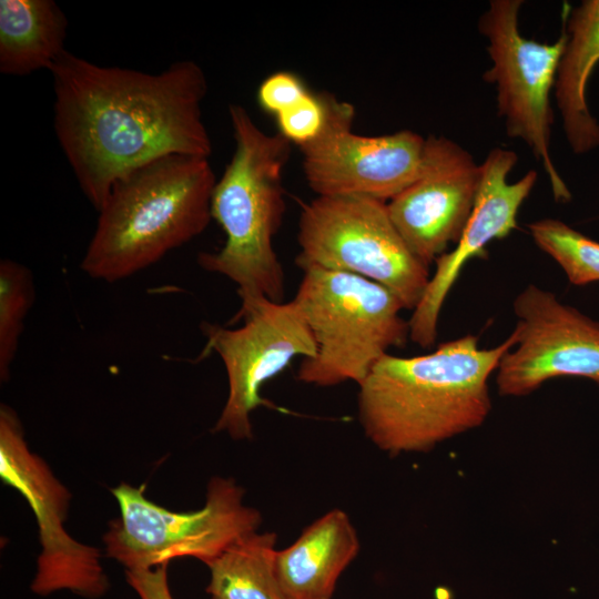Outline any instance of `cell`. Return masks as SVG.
<instances>
[{
  "mask_svg": "<svg viewBox=\"0 0 599 599\" xmlns=\"http://www.w3.org/2000/svg\"><path fill=\"white\" fill-rule=\"evenodd\" d=\"M295 264L355 274L380 284L414 311L430 280L409 250L387 202L359 196H316L303 205Z\"/></svg>",
  "mask_w": 599,
  "mask_h": 599,
  "instance_id": "7",
  "label": "cell"
},
{
  "mask_svg": "<svg viewBox=\"0 0 599 599\" xmlns=\"http://www.w3.org/2000/svg\"><path fill=\"white\" fill-rule=\"evenodd\" d=\"M293 300L316 344L315 356L303 358L297 370L304 384L358 386L390 348L404 347L409 338L402 302L365 277L309 267Z\"/></svg>",
  "mask_w": 599,
  "mask_h": 599,
  "instance_id": "5",
  "label": "cell"
},
{
  "mask_svg": "<svg viewBox=\"0 0 599 599\" xmlns=\"http://www.w3.org/2000/svg\"><path fill=\"white\" fill-rule=\"evenodd\" d=\"M517 343L500 359L496 382L504 396H525L562 376L599 385V323L529 284L514 301Z\"/></svg>",
  "mask_w": 599,
  "mask_h": 599,
  "instance_id": "12",
  "label": "cell"
},
{
  "mask_svg": "<svg viewBox=\"0 0 599 599\" xmlns=\"http://www.w3.org/2000/svg\"><path fill=\"white\" fill-rule=\"evenodd\" d=\"M278 133L292 144L302 146L321 132L325 106L321 93L308 92L301 101L276 116Z\"/></svg>",
  "mask_w": 599,
  "mask_h": 599,
  "instance_id": "21",
  "label": "cell"
},
{
  "mask_svg": "<svg viewBox=\"0 0 599 599\" xmlns=\"http://www.w3.org/2000/svg\"><path fill=\"white\" fill-rule=\"evenodd\" d=\"M308 92L298 75L278 71L261 82L256 98L263 111L276 116L301 101Z\"/></svg>",
  "mask_w": 599,
  "mask_h": 599,
  "instance_id": "22",
  "label": "cell"
},
{
  "mask_svg": "<svg viewBox=\"0 0 599 599\" xmlns=\"http://www.w3.org/2000/svg\"><path fill=\"white\" fill-rule=\"evenodd\" d=\"M229 114L235 149L211 202L225 242L199 253L197 264L236 284L240 300L284 302L285 274L274 237L286 211L283 175L292 143L278 132H264L240 104H231Z\"/></svg>",
  "mask_w": 599,
  "mask_h": 599,
  "instance_id": "4",
  "label": "cell"
},
{
  "mask_svg": "<svg viewBox=\"0 0 599 599\" xmlns=\"http://www.w3.org/2000/svg\"><path fill=\"white\" fill-rule=\"evenodd\" d=\"M480 164L446 136L426 138L417 179L387 202L389 216L413 254L425 265L456 244L471 215Z\"/></svg>",
  "mask_w": 599,
  "mask_h": 599,
  "instance_id": "13",
  "label": "cell"
},
{
  "mask_svg": "<svg viewBox=\"0 0 599 599\" xmlns=\"http://www.w3.org/2000/svg\"><path fill=\"white\" fill-rule=\"evenodd\" d=\"M517 343L515 331L499 345L480 348L467 334L428 354L384 355L358 385L357 415L380 450L423 453L480 426L489 415L488 379Z\"/></svg>",
  "mask_w": 599,
  "mask_h": 599,
  "instance_id": "2",
  "label": "cell"
},
{
  "mask_svg": "<svg viewBox=\"0 0 599 599\" xmlns=\"http://www.w3.org/2000/svg\"><path fill=\"white\" fill-rule=\"evenodd\" d=\"M277 536L251 532L210 562L211 599H285L275 572Z\"/></svg>",
  "mask_w": 599,
  "mask_h": 599,
  "instance_id": "18",
  "label": "cell"
},
{
  "mask_svg": "<svg viewBox=\"0 0 599 599\" xmlns=\"http://www.w3.org/2000/svg\"><path fill=\"white\" fill-rule=\"evenodd\" d=\"M325 122L300 146L307 185L316 196H359L388 202L419 175L426 138L412 130L367 136L353 130L354 105L321 92Z\"/></svg>",
  "mask_w": 599,
  "mask_h": 599,
  "instance_id": "11",
  "label": "cell"
},
{
  "mask_svg": "<svg viewBox=\"0 0 599 599\" xmlns=\"http://www.w3.org/2000/svg\"><path fill=\"white\" fill-rule=\"evenodd\" d=\"M0 477L30 506L38 525L40 554L30 589L44 597L68 590L99 599L110 580L97 547L75 540L65 529L71 494L49 465L33 453L16 412L0 407Z\"/></svg>",
  "mask_w": 599,
  "mask_h": 599,
  "instance_id": "10",
  "label": "cell"
},
{
  "mask_svg": "<svg viewBox=\"0 0 599 599\" xmlns=\"http://www.w3.org/2000/svg\"><path fill=\"white\" fill-rule=\"evenodd\" d=\"M234 328L205 323L203 356L221 358L229 392L213 432L226 433L234 440L252 439V413L271 406L261 388L287 368L294 358H312L316 344L311 328L294 300L273 302L266 297L242 298Z\"/></svg>",
  "mask_w": 599,
  "mask_h": 599,
  "instance_id": "9",
  "label": "cell"
},
{
  "mask_svg": "<svg viewBox=\"0 0 599 599\" xmlns=\"http://www.w3.org/2000/svg\"><path fill=\"white\" fill-rule=\"evenodd\" d=\"M68 19L53 0L0 1V72L49 70L65 51Z\"/></svg>",
  "mask_w": 599,
  "mask_h": 599,
  "instance_id": "17",
  "label": "cell"
},
{
  "mask_svg": "<svg viewBox=\"0 0 599 599\" xmlns=\"http://www.w3.org/2000/svg\"><path fill=\"white\" fill-rule=\"evenodd\" d=\"M120 515L102 536L106 557L125 570L153 568L173 559L195 558L205 566L244 536L257 531L261 512L245 505L235 479L212 477L204 506L174 511L150 500L145 485L111 488Z\"/></svg>",
  "mask_w": 599,
  "mask_h": 599,
  "instance_id": "6",
  "label": "cell"
},
{
  "mask_svg": "<svg viewBox=\"0 0 599 599\" xmlns=\"http://www.w3.org/2000/svg\"><path fill=\"white\" fill-rule=\"evenodd\" d=\"M535 244L549 255L573 285L599 282V242L557 219L528 225Z\"/></svg>",
  "mask_w": 599,
  "mask_h": 599,
  "instance_id": "19",
  "label": "cell"
},
{
  "mask_svg": "<svg viewBox=\"0 0 599 599\" xmlns=\"http://www.w3.org/2000/svg\"><path fill=\"white\" fill-rule=\"evenodd\" d=\"M216 180L209 158L185 154L155 159L118 180L98 211L82 271L119 282L202 234Z\"/></svg>",
  "mask_w": 599,
  "mask_h": 599,
  "instance_id": "3",
  "label": "cell"
},
{
  "mask_svg": "<svg viewBox=\"0 0 599 599\" xmlns=\"http://www.w3.org/2000/svg\"><path fill=\"white\" fill-rule=\"evenodd\" d=\"M517 159L514 151L497 146L480 163V182L471 215L454 248L435 261L434 275L408 321L409 338L422 348L435 344L441 307L465 264L485 254L491 241L506 237L517 227L519 209L538 177L537 171L530 170L510 183L508 175Z\"/></svg>",
  "mask_w": 599,
  "mask_h": 599,
  "instance_id": "14",
  "label": "cell"
},
{
  "mask_svg": "<svg viewBox=\"0 0 599 599\" xmlns=\"http://www.w3.org/2000/svg\"><path fill=\"white\" fill-rule=\"evenodd\" d=\"M35 288L32 272L23 264L0 262V380L10 378L24 321L32 307Z\"/></svg>",
  "mask_w": 599,
  "mask_h": 599,
  "instance_id": "20",
  "label": "cell"
},
{
  "mask_svg": "<svg viewBox=\"0 0 599 599\" xmlns=\"http://www.w3.org/2000/svg\"><path fill=\"white\" fill-rule=\"evenodd\" d=\"M567 34L554 87L566 140L575 154L599 148V123L590 113L587 87L599 63V0L565 6Z\"/></svg>",
  "mask_w": 599,
  "mask_h": 599,
  "instance_id": "16",
  "label": "cell"
},
{
  "mask_svg": "<svg viewBox=\"0 0 599 599\" xmlns=\"http://www.w3.org/2000/svg\"><path fill=\"white\" fill-rule=\"evenodd\" d=\"M169 564L153 568L125 570L129 586L140 599H173L167 582Z\"/></svg>",
  "mask_w": 599,
  "mask_h": 599,
  "instance_id": "23",
  "label": "cell"
},
{
  "mask_svg": "<svg viewBox=\"0 0 599 599\" xmlns=\"http://www.w3.org/2000/svg\"><path fill=\"white\" fill-rule=\"evenodd\" d=\"M361 550L348 515L334 508L277 550L275 572L285 599H332L337 581Z\"/></svg>",
  "mask_w": 599,
  "mask_h": 599,
  "instance_id": "15",
  "label": "cell"
},
{
  "mask_svg": "<svg viewBox=\"0 0 599 599\" xmlns=\"http://www.w3.org/2000/svg\"><path fill=\"white\" fill-rule=\"evenodd\" d=\"M521 6V0H491L480 16L478 30L488 40L491 60L484 79L496 87L498 114L508 136L526 143L547 174L555 200L567 202L570 191L550 152V94L567 34L564 29L552 43L524 37L518 24Z\"/></svg>",
  "mask_w": 599,
  "mask_h": 599,
  "instance_id": "8",
  "label": "cell"
},
{
  "mask_svg": "<svg viewBox=\"0 0 599 599\" xmlns=\"http://www.w3.org/2000/svg\"><path fill=\"white\" fill-rule=\"evenodd\" d=\"M50 72L57 140L97 211L118 180L155 159H210L202 116L207 80L195 61L148 73L99 65L65 50Z\"/></svg>",
  "mask_w": 599,
  "mask_h": 599,
  "instance_id": "1",
  "label": "cell"
}]
</instances>
